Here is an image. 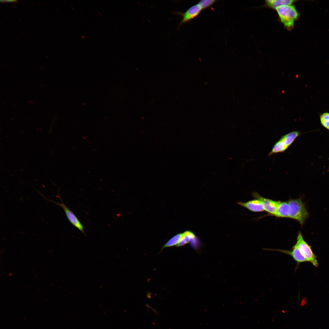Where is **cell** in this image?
I'll return each instance as SVG.
<instances>
[{"mask_svg": "<svg viewBox=\"0 0 329 329\" xmlns=\"http://www.w3.org/2000/svg\"><path fill=\"white\" fill-rule=\"evenodd\" d=\"M39 193L47 200L54 203L57 205L61 207L64 210L67 218L71 224L78 229L84 234H85L83 226L73 212L63 203L62 199L58 193V197L60 199L61 203H58L54 201L49 200L42 194L40 193Z\"/></svg>", "mask_w": 329, "mask_h": 329, "instance_id": "5", "label": "cell"}, {"mask_svg": "<svg viewBox=\"0 0 329 329\" xmlns=\"http://www.w3.org/2000/svg\"><path fill=\"white\" fill-rule=\"evenodd\" d=\"M296 243L307 261L311 263L313 266L317 267L318 264L317 256L313 252L311 246L304 240L300 232L298 235Z\"/></svg>", "mask_w": 329, "mask_h": 329, "instance_id": "4", "label": "cell"}, {"mask_svg": "<svg viewBox=\"0 0 329 329\" xmlns=\"http://www.w3.org/2000/svg\"><path fill=\"white\" fill-rule=\"evenodd\" d=\"M295 2L293 0H267L265 1V3L268 7L275 9L281 6L292 5Z\"/></svg>", "mask_w": 329, "mask_h": 329, "instance_id": "11", "label": "cell"}, {"mask_svg": "<svg viewBox=\"0 0 329 329\" xmlns=\"http://www.w3.org/2000/svg\"><path fill=\"white\" fill-rule=\"evenodd\" d=\"M320 123L326 129L329 130V113L325 112L320 116Z\"/></svg>", "mask_w": 329, "mask_h": 329, "instance_id": "14", "label": "cell"}, {"mask_svg": "<svg viewBox=\"0 0 329 329\" xmlns=\"http://www.w3.org/2000/svg\"><path fill=\"white\" fill-rule=\"evenodd\" d=\"M237 203L253 212H260L264 210L261 202L257 199L245 202H237Z\"/></svg>", "mask_w": 329, "mask_h": 329, "instance_id": "9", "label": "cell"}, {"mask_svg": "<svg viewBox=\"0 0 329 329\" xmlns=\"http://www.w3.org/2000/svg\"><path fill=\"white\" fill-rule=\"evenodd\" d=\"M253 196L261 202L264 210L275 216L280 201H276L264 198L256 193H253Z\"/></svg>", "mask_w": 329, "mask_h": 329, "instance_id": "7", "label": "cell"}, {"mask_svg": "<svg viewBox=\"0 0 329 329\" xmlns=\"http://www.w3.org/2000/svg\"><path fill=\"white\" fill-rule=\"evenodd\" d=\"M275 9L284 27L288 30L292 29L299 16L295 6L292 5H283Z\"/></svg>", "mask_w": 329, "mask_h": 329, "instance_id": "1", "label": "cell"}, {"mask_svg": "<svg viewBox=\"0 0 329 329\" xmlns=\"http://www.w3.org/2000/svg\"><path fill=\"white\" fill-rule=\"evenodd\" d=\"M203 10V8L198 3L189 7L185 12L173 11V13L174 14L179 15L182 17V19L179 22L178 28L180 27L184 23L189 22L197 17Z\"/></svg>", "mask_w": 329, "mask_h": 329, "instance_id": "6", "label": "cell"}, {"mask_svg": "<svg viewBox=\"0 0 329 329\" xmlns=\"http://www.w3.org/2000/svg\"><path fill=\"white\" fill-rule=\"evenodd\" d=\"M16 1V0H0V2H14V1Z\"/></svg>", "mask_w": 329, "mask_h": 329, "instance_id": "16", "label": "cell"}, {"mask_svg": "<svg viewBox=\"0 0 329 329\" xmlns=\"http://www.w3.org/2000/svg\"><path fill=\"white\" fill-rule=\"evenodd\" d=\"M302 133L300 131H294L282 136L275 143L268 156L278 153L285 152Z\"/></svg>", "mask_w": 329, "mask_h": 329, "instance_id": "3", "label": "cell"}, {"mask_svg": "<svg viewBox=\"0 0 329 329\" xmlns=\"http://www.w3.org/2000/svg\"><path fill=\"white\" fill-rule=\"evenodd\" d=\"M267 250L276 251L289 255L292 256L298 264L307 262L296 243L292 247L291 251L282 249H267Z\"/></svg>", "mask_w": 329, "mask_h": 329, "instance_id": "8", "label": "cell"}, {"mask_svg": "<svg viewBox=\"0 0 329 329\" xmlns=\"http://www.w3.org/2000/svg\"><path fill=\"white\" fill-rule=\"evenodd\" d=\"M195 237V234L191 231H187L183 233L178 244V246H181L188 243Z\"/></svg>", "mask_w": 329, "mask_h": 329, "instance_id": "12", "label": "cell"}, {"mask_svg": "<svg viewBox=\"0 0 329 329\" xmlns=\"http://www.w3.org/2000/svg\"><path fill=\"white\" fill-rule=\"evenodd\" d=\"M288 202L290 207L289 218L297 220L302 226L309 215L304 203L300 198L290 200Z\"/></svg>", "mask_w": 329, "mask_h": 329, "instance_id": "2", "label": "cell"}, {"mask_svg": "<svg viewBox=\"0 0 329 329\" xmlns=\"http://www.w3.org/2000/svg\"><path fill=\"white\" fill-rule=\"evenodd\" d=\"M290 207L288 202H279L275 216L280 218H289Z\"/></svg>", "mask_w": 329, "mask_h": 329, "instance_id": "10", "label": "cell"}, {"mask_svg": "<svg viewBox=\"0 0 329 329\" xmlns=\"http://www.w3.org/2000/svg\"><path fill=\"white\" fill-rule=\"evenodd\" d=\"M183 233L177 234L170 239L163 246L162 249L168 247H170L177 245L178 244Z\"/></svg>", "mask_w": 329, "mask_h": 329, "instance_id": "13", "label": "cell"}, {"mask_svg": "<svg viewBox=\"0 0 329 329\" xmlns=\"http://www.w3.org/2000/svg\"><path fill=\"white\" fill-rule=\"evenodd\" d=\"M216 1L215 0H202L198 3L204 9L210 7Z\"/></svg>", "mask_w": 329, "mask_h": 329, "instance_id": "15", "label": "cell"}]
</instances>
